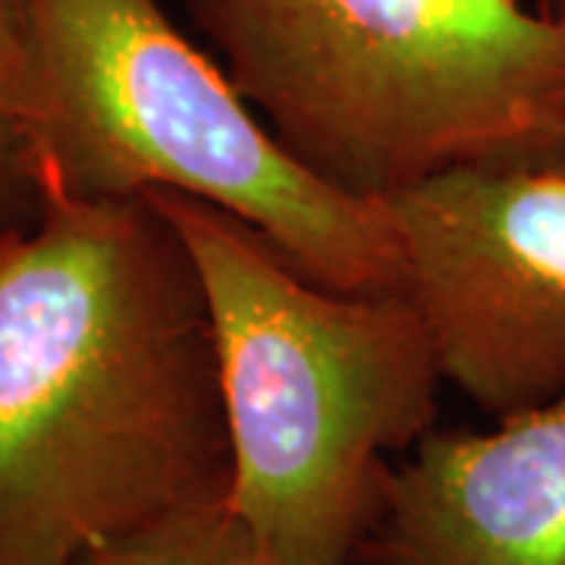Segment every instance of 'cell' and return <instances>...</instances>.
Segmentation results:
<instances>
[{"label": "cell", "instance_id": "6da1fadb", "mask_svg": "<svg viewBox=\"0 0 565 565\" xmlns=\"http://www.w3.org/2000/svg\"><path fill=\"white\" fill-rule=\"evenodd\" d=\"M233 478L214 321L148 199L44 195L0 239V565L79 559Z\"/></svg>", "mask_w": 565, "mask_h": 565}, {"label": "cell", "instance_id": "7a4b0ae2", "mask_svg": "<svg viewBox=\"0 0 565 565\" xmlns=\"http://www.w3.org/2000/svg\"><path fill=\"white\" fill-rule=\"evenodd\" d=\"M161 211L202 277L233 478L226 503L274 565H352L381 471L437 422L446 384L405 292L308 280L258 230L180 192Z\"/></svg>", "mask_w": 565, "mask_h": 565}, {"label": "cell", "instance_id": "3957f363", "mask_svg": "<svg viewBox=\"0 0 565 565\" xmlns=\"http://www.w3.org/2000/svg\"><path fill=\"white\" fill-rule=\"evenodd\" d=\"M282 151L384 202L565 151V17L534 0H173Z\"/></svg>", "mask_w": 565, "mask_h": 565}, {"label": "cell", "instance_id": "277c9868", "mask_svg": "<svg viewBox=\"0 0 565 565\" xmlns=\"http://www.w3.org/2000/svg\"><path fill=\"white\" fill-rule=\"evenodd\" d=\"M170 3L25 0L44 195L180 192L248 223L327 289L403 292L384 204L349 199L292 161Z\"/></svg>", "mask_w": 565, "mask_h": 565}, {"label": "cell", "instance_id": "5b68a950", "mask_svg": "<svg viewBox=\"0 0 565 565\" xmlns=\"http://www.w3.org/2000/svg\"><path fill=\"white\" fill-rule=\"evenodd\" d=\"M446 384L490 418L565 393V151L459 163L384 199Z\"/></svg>", "mask_w": 565, "mask_h": 565}, {"label": "cell", "instance_id": "8992f818", "mask_svg": "<svg viewBox=\"0 0 565 565\" xmlns=\"http://www.w3.org/2000/svg\"><path fill=\"white\" fill-rule=\"evenodd\" d=\"M355 563L565 565V393L390 459Z\"/></svg>", "mask_w": 565, "mask_h": 565}, {"label": "cell", "instance_id": "52a82bcc", "mask_svg": "<svg viewBox=\"0 0 565 565\" xmlns=\"http://www.w3.org/2000/svg\"><path fill=\"white\" fill-rule=\"evenodd\" d=\"M79 565H274L226 500L170 512L88 550Z\"/></svg>", "mask_w": 565, "mask_h": 565}, {"label": "cell", "instance_id": "ba28073f", "mask_svg": "<svg viewBox=\"0 0 565 565\" xmlns=\"http://www.w3.org/2000/svg\"><path fill=\"white\" fill-rule=\"evenodd\" d=\"M44 207L32 114L25 0H0V239L39 221Z\"/></svg>", "mask_w": 565, "mask_h": 565}, {"label": "cell", "instance_id": "9c48e42d", "mask_svg": "<svg viewBox=\"0 0 565 565\" xmlns=\"http://www.w3.org/2000/svg\"><path fill=\"white\" fill-rule=\"evenodd\" d=\"M537 7H544V10H550V13H559V17H565V0H534Z\"/></svg>", "mask_w": 565, "mask_h": 565}, {"label": "cell", "instance_id": "30bf717a", "mask_svg": "<svg viewBox=\"0 0 565 565\" xmlns=\"http://www.w3.org/2000/svg\"><path fill=\"white\" fill-rule=\"evenodd\" d=\"M352 565H359V563H352Z\"/></svg>", "mask_w": 565, "mask_h": 565}]
</instances>
